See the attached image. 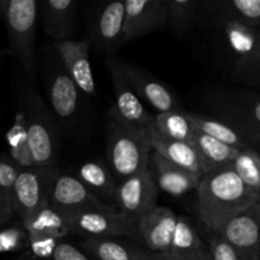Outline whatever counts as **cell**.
I'll use <instances>...</instances> for the list:
<instances>
[{
  "label": "cell",
  "mask_w": 260,
  "mask_h": 260,
  "mask_svg": "<svg viewBox=\"0 0 260 260\" xmlns=\"http://www.w3.org/2000/svg\"><path fill=\"white\" fill-rule=\"evenodd\" d=\"M15 260H38V259L33 258V256L30 255L29 253H25V254H23V255H20L19 258H18V259H15Z\"/></svg>",
  "instance_id": "40"
},
{
  "label": "cell",
  "mask_w": 260,
  "mask_h": 260,
  "mask_svg": "<svg viewBox=\"0 0 260 260\" xmlns=\"http://www.w3.org/2000/svg\"><path fill=\"white\" fill-rule=\"evenodd\" d=\"M76 177L95 194H102L106 198H116L118 184L114 180L113 175L109 172L108 167L98 160H90L81 165L78 169Z\"/></svg>",
  "instance_id": "28"
},
{
  "label": "cell",
  "mask_w": 260,
  "mask_h": 260,
  "mask_svg": "<svg viewBox=\"0 0 260 260\" xmlns=\"http://www.w3.org/2000/svg\"><path fill=\"white\" fill-rule=\"evenodd\" d=\"M205 251H207V249L192 221L185 216H178L172 246L168 253L173 255L185 256L205 253Z\"/></svg>",
  "instance_id": "30"
},
{
  "label": "cell",
  "mask_w": 260,
  "mask_h": 260,
  "mask_svg": "<svg viewBox=\"0 0 260 260\" xmlns=\"http://www.w3.org/2000/svg\"><path fill=\"white\" fill-rule=\"evenodd\" d=\"M192 144L197 150L203 175L231 165V162L241 151L197 131L193 137Z\"/></svg>",
  "instance_id": "24"
},
{
  "label": "cell",
  "mask_w": 260,
  "mask_h": 260,
  "mask_svg": "<svg viewBox=\"0 0 260 260\" xmlns=\"http://www.w3.org/2000/svg\"><path fill=\"white\" fill-rule=\"evenodd\" d=\"M75 0H41L40 19L45 32L53 42L73 40L76 27Z\"/></svg>",
  "instance_id": "20"
},
{
  "label": "cell",
  "mask_w": 260,
  "mask_h": 260,
  "mask_svg": "<svg viewBox=\"0 0 260 260\" xmlns=\"http://www.w3.org/2000/svg\"><path fill=\"white\" fill-rule=\"evenodd\" d=\"M149 168L160 192L172 197H182L190 190L197 189L202 180V177L173 164L155 151L151 152Z\"/></svg>",
  "instance_id": "19"
},
{
  "label": "cell",
  "mask_w": 260,
  "mask_h": 260,
  "mask_svg": "<svg viewBox=\"0 0 260 260\" xmlns=\"http://www.w3.org/2000/svg\"><path fill=\"white\" fill-rule=\"evenodd\" d=\"M248 188L260 192V152L256 149L241 150L230 165Z\"/></svg>",
  "instance_id": "31"
},
{
  "label": "cell",
  "mask_w": 260,
  "mask_h": 260,
  "mask_svg": "<svg viewBox=\"0 0 260 260\" xmlns=\"http://www.w3.org/2000/svg\"><path fill=\"white\" fill-rule=\"evenodd\" d=\"M197 198L201 221L211 233H216L231 216L259 202V193L246 187L229 165L203 175Z\"/></svg>",
  "instance_id": "1"
},
{
  "label": "cell",
  "mask_w": 260,
  "mask_h": 260,
  "mask_svg": "<svg viewBox=\"0 0 260 260\" xmlns=\"http://www.w3.org/2000/svg\"><path fill=\"white\" fill-rule=\"evenodd\" d=\"M215 234L249 260H260V202L231 216Z\"/></svg>",
  "instance_id": "12"
},
{
  "label": "cell",
  "mask_w": 260,
  "mask_h": 260,
  "mask_svg": "<svg viewBox=\"0 0 260 260\" xmlns=\"http://www.w3.org/2000/svg\"><path fill=\"white\" fill-rule=\"evenodd\" d=\"M159 192L151 170L146 168L142 172L121 180L114 201L119 207V212L132 222L137 223L156 207Z\"/></svg>",
  "instance_id": "9"
},
{
  "label": "cell",
  "mask_w": 260,
  "mask_h": 260,
  "mask_svg": "<svg viewBox=\"0 0 260 260\" xmlns=\"http://www.w3.org/2000/svg\"><path fill=\"white\" fill-rule=\"evenodd\" d=\"M17 112L24 118L30 151L38 168H55L57 161L58 123L42 96L27 78L15 86Z\"/></svg>",
  "instance_id": "2"
},
{
  "label": "cell",
  "mask_w": 260,
  "mask_h": 260,
  "mask_svg": "<svg viewBox=\"0 0 260 260\" xmlns=\"http://www.w3.org/2000/svg\"><path fill=\"white\" fill-rule=\"evenodd\" d=\"M50 205L66 216L107 206L78 177L61 173L53 183Z\"/></svg>",
  "instance_id": "17"
},
{
  "label": "cell",
  "mask_w": 260,
  "mask_h": 260,
  "mask_svg": "<svg viewBox=\"0 0 260 260\" xmlns=\"http://www.w3.org/2000/svg\"><path fill=\"white\" fill-rule=\"evenodd\" d=\"M201 14L260 29V0H217L202 3Z\"/></svg>",
  "instance_id": "23"
},
{
  "label": "cell",
  "mask_w": 260,
  "mask_h": 260,
  "mask_svg": "<svg viewBox=\"0 0 260 260\" xmlns=\"http://www.w3.org/2000/svg\"><path fill=\"white\" fill-rule=\"evenodd\" d=\"M60 174L56 168H28L18 174L13 188L12 200L14 213L20 223H25L50 205L53 183Z\"/></svg>",
  "instance_id": "6"
},
{
  "label": "cell",
  "mask_w": 260,
  "mask_h": 260,
  "mask_svg": "<svg viewBox=\"0 0 260 260\" xmlns=\"http://www.w3.org/2000/svg\"><path fill=\"white\" fill-rule=\"evenodd\" d=\"M233 79L238 83L260 88V41L250 53L233 66Z\"/></svg>",
  "instance_id": "32"
},
{
  "label": "cell",
  "mask_w": 260,
  "mask_h": 260,
  "mask_svg": "<svg viewBox=\"0 0 260 260\" xmlns=\"http://www.w3.org/2000/svg\"><path fill=\"white\" fill-rule=\"evenodd\" d=\"M124 2L104 3L89 20L86 42L98 52L113 53L123 45Z\"/></svg>",
  "instance_id": "11"
},
{
  "label": "cell",
  "mask_w": 260,
  "mask_h": 260,
  "mask_svg": "<svg viewBox=\"0 0 260 260\" xmlns=\"http://www.w3.org/2000/svg\"><path fill=\"white\" fill-rule=\"evenodd\" d=\"M81 250L93 260H156V254L118 238H85Z\"/></svg>",
  "instance_id": "21"
},
{
  "label": "cell",
  "mask_w": 260,
  "mask_h": 260,
  "mask_svg": "<svg viewBox=\"0 0 260 260\" xmlns=\"http://www.w3.org/2000/svg\"><path fill=\"white\" fill-rule=\"evenodd\" d=\"M43 83L47 93L51 112L55 116L58 126L73 134L81 136V91L69 76L52 46L43 51Z\"/></svg>",
  "instance_id": "4"
},
{
  "label": "cell",
  "mask_w": 260,
  "mask_h": 260,
  "mask_svg": "<svg viewBox=\"0 0 260 260\" xmlns=\"http://www.w3.org/2000/svg\"><path fill=\"white\" fill-rule=\"evenodd\" d=\"M62 62L66 73L69 74L79 90L86 96L96 98L95 80L91 69L89 50L90 46L86 40H68L53 42L51 45Z\"/></svg>",
  "instance_id": "15"
},
{
  "label": "cell",
  "mask_w": 260,
  "mask_h": 260,
  "mask_svg": "<svg viewBox=\"0 0 260 260\" xmlns=\"http://www.w3.org/2000/svg\"><path fill=\"white\" fill-rule=\"evenodd\" d=\"M178 216L174 211L160 206L142 217L136 226L147 250L154 254L168 253L172 246Z\"/></svg>",
  "instance_id": "18"
},
{
  "label": "cell",
  "mask_w": 260,
  "mask_h": 260,
  "mask_svg": "<svg viewBox=\"0 0 260 260\" xmlns=\"http://www.w3.org/2000/svg\"><path fill=\"white\" fill-rule=\"evenodd\" d=\"M208 103L222 121L235 127L254 146L260 145V95L221 90L213 93Z\"/></svg>",
  "instance_id": "7"
},
{
  "label": "cell",
  "mask_w": 260,
  "mask_h": 260,
  "mask_svg": "<svg viewBox=\"0 0 260 260\" xmlns=\"http://www.w3.org/2000/svg\"><path fill=\"white\" fill-rule=\"evenodd\" d=\"M51 260H93L85 251L66 241H60Z\"/></svg>",
  "instance_id": "37"
},
{
  "label": "cell",
  "mask_w": 260,
  "mask_h": 260,
  "mask_svg": "<svg viewBox=\"0 0 260 260\" xmlns=\"http://www.w3.org/2000/svg\"><path fill=\"white\" fill-rule=\"evenodd\" d=\"M157 260H212L211 259L210 253L205 251V253L201 254H194V255H185V256H180V255H173V254L169 253H164V254H156Z\"/></svg>",
  "instance_id": "39"
},
{
  "label": "cell",
  "mask_w": 260,
  "mask_h": 260,
  "mask_svg": "<svg viewBox=\"0 0 260 260\" xmlns=\"http://www.w3.org/2000/svg\"><path fill=\"white\" fill-rule=\"evenodd\" d=\"M0 18L7 28L10 51L32 84L37 80L36 35L40 20L37 0H0Z\"/></svg>",
  "instance_id": "3"
},
{
  "label": "cell",
  "mask_w": 260,
  "mask_h": 260,
  "mask_svg": "<svg viewBox=\"0 0 260 260\" xmlns=\"http://www.w3.org/2000/svg\"><path fill=\"white\" fill-rule=\"evenodd\" d=\"M9 222V221H5V220H3V221H0V228H3V226L5 225V223H8Z\"/></svg>",
  "instance_id": "41"
},
{
  "label": "cell",
  "mask_w": 260,
  "mask_h": 260,
  "mask_svg": "<svg viewBox=\"0 0 260 260\" xmlns=\"http://www.w3.org/2000/svg\"><path fill=\"white\" fill-rule=\"evenodd\" d=\"M69 230L85 238H136V223L109 206L66 216Z\"/></svg>",
  "instance_id": "8"
},
{
  "label": "cell",
  "mask_w": 260,
  "mask_h": 260,
  "mask_svg": "<svg viewBox=\"0 0 260 260\" xmlns=\"http://www.w3.org/2000/svg\"><path fill=\"white\" fill-rule=\"evenodd\" d=\"M147 134H149L150 142H151L152 151L160 154L173 164L178 165L198 177H203L197 150L193 146L192 142L167 139V137L161 136L159 132H156L152 123L147 127Z\"/></svg>",
  "instance_id": "22"
},
{
  "label": "cell",
  "mask_w": 260,
  "mask_h": 260,
  "mask_svg": "<svg viewBox=\"0 0 260 260\" xmlns=\"http://www.w3.org/2000/svg\"><path fill=\"white\" fill-rule=\"evenodd\" d=\"M208 253L212 260H249L244 254L236 248H234L230 243L218 236L217 234L211 233L207 235Z\"/></svg>",
  "instance_id": "33"
},
{
  "label": "cell",
  "mask_w": 260,
  "mask_h": 260,
  "mask_svg": "<svg viewBox=\"0 0 260 260\" xmlns=\"http://www.w3.org/2000/svg\"><path fill=\"white\" fill-rule=\"evenodd\" d=\"M119 69L140 99L150 104L157 113L182 111L180 102L174 93L149 71L124 61H119Z\"/></svg>",
  "instance_id": "13"
},
{
  "label": "cell",
  "mask_w": 260,
  "mask_h": 260,
  "mask_svg": "<svg viewBox=\"0 0 260 260\" xmlns=\"http://www.w3.org/2000/svg\"><path fill=\"white\" fill-rule=\"evenodd\" d=\"M187 116L189 121L192 122L196 131L200 132V134L207 135V136L212 137L217 141L223 142V144L239 150L255 149V146L243 134H240L235 127H233L230 123L222 121V119L190 113V112H187Z\"/></svg>",
  "instance_id": "25"
},
{
  "label": "cell",
  "mask_w": 260,
  "mask_h": 260,
  "mask_svg": "<svg viewBox=\"0 0 260 260\" xmlns=\"http://www.w3.org/2000/svg\"><path fill=\"white\" fill-rule=\"evenodd\" d=\"M152 146L147 128L128 126L109 116L107 121V159L121 180L149 168Z\"/></svg>",
  "instance_id": "5"
},
{
  "label": "cell",
  "mask_w": 260,
  "mask_h": 260,
  "mask_svg": "<svg viewBox=\"0 0 260 260\" xmlns=\"http://www.w3.org/2000/svg\"><path fill=\"white\" fill-rule=\"evenodd\" d=\"M152 126L161 136L178 141L192 142L196 129L187 116V112L172 111L165 113H156L154 116Z\"/></svg>",
  "instance_id": "29"
},
{
  "label": "cell",
  "mask_w": 260,
  "mask_h": 260,
  "mask_svg": "<svg viewBox=\"0 0 260 260\" xmlns=\"http://www.w3.org/2000/svg\"><path fill=\"white\" fill-rule=\"evenodd\" d=\"M156 260H157V258H156Z\"/></svg>",
  "instance_id": "43"
},
{
  "label": "cell",
  "mask_w": 260,
  "mask_h": 260,
  "mask_svg": "<svg viewBox=\"0 0 260 260\" xmlns=\"http://www.w3.org/2000/svg\"><path fill=\"white\" fill-rule=\"evenodd\" d=\"M27 230L28 236H48L57 240H62L70 235L66 215L56 210L51 205L36 213L28 222L22 223Z\"/></svg>",
  "instance_id": "26"
},
{
  "label": "cell",
  "mask_w": 260,
  "mask_h": 260,
  "mask_svg": "<svg viewBox=\"0 0 260 260\" xmlns=\"http://www.w3.org/2000/svg\"><path fill=\"white\" fill-rule=\"evenodd\" d=\"M14 215L12 196H0V221H10Z\"/></svg>",
  "instance_id": "38"
},
{
  "label": "cell",
  "mask_w": 260,
  "mask_h": 260,
  "mask_svg": "<svg viewBox=\"0 0 260 260\" xmlns=\"http://www.w3.org/2000/svg\"><path fill=\"white\" fill-rule=\"evenodd\" d=\"M20 170L10 157L0 155V196H12Z\"/></svg>",
  "instance_id": "36"
},
{
  "label": "cell",
  "mask_w": 260,
  "mask_h": 260,
  "mask_svg": "<svg viewBox=\"0 0 260 260\" xmlns=\"http://www.w3.org/2000/svg\"><path fill=\"white\" fill-rule=\"evenodd\" d=\"M123 43L157 32L167 27L164 0H124Z\"/></svg>",
  "instance_id": "14"
},
{
  "label": "cell",
  "mask_w": 260,
  "mask_h": 260,
  "mask_svg": "<svg viewBox=\"0 0 260 260\" xmlns=\"http://www.w3.org/2000/svg\"><path fill=\"white\" fill-rule=\"evenodd\" d=\"M27 244L28 233L22 223L0 231V253L17 251L27 246Z\"/></svg>",
  "instance_id": "34"
},
{
  "label": "cell",
  "mask_w": 260,
  "mask_h": 260,
  "mask_svg": "<svg viewBox=\"0 0 260 260\" xmlns=\"http://www.w3.org/2000/svg\"><path fill=\"white\" fill-rule=\"evenodd\" d=\"M202 20L207 27L211 28V30H213L221 50L229 56H233V66L241 57L250 53L260 41L259 28L201 14L200 22Z\"/></svg>",
  "instance_id": "16"
},
{
  "label": "cell",
  "mask_w": 260,
  "mask_h": 260,
  "mask_svg": "<svg viewBox=\"0 0 260 260\" xmlns=\"http://www.w3.org/2000/svg\"><path fill=\"white\" fill-rule=\"evenodd\" d=\"M62 240H57L55 238L48 236H28V249L33 258L38 260H47L52 258L58 243Z\"/></svg>",
  "instance_id": "35"
},
{
  "label": "cell",
  "mask_w": 260,
  "mask_h": 260,
  "mask_svg": "<svg viewBox=\"0 0 260 260\" xmlns=\"http://www.w3.org/2000/svg\"><path fill=\"white\" fill-rule=\"evenodd\" d=\"M168 13L167 25L179 36L192 32L200 22L201 5L198 0H164Z\"/></svg>",
  "instance_id": "27"
},
{
  "label": "cell",
  "mask_w": 260,
  "mask_h": 260,
  "mask_svg": "<svg viewBox=\"0 0 260 260\" xmlns=\"http://www.w3.org/2000/svg\"><path fill=\"white\" fill-rule=\"evenodd\" d=\"M107 61L114 94V104L109 109V116L128 126L147 128L154 121V116L145 108L140 96L124 79L119 60L109 56Z\"/></svg>",
  "instance_id": "10"
},
{
  "label": "cell",
  "mask_w": 260,
  "mask_h": 260,
  "mask_svg": "<svg viewBox=\"0 0 260 260\" xmlns=\"http://www.w3.org/2000/svg\"><path fill=\"white\" fill-rule=\"evenodd\" d=\"M259 202H260V192H259Z\"/></svg>",
  "instance_id": "42"
}]
</instances>
